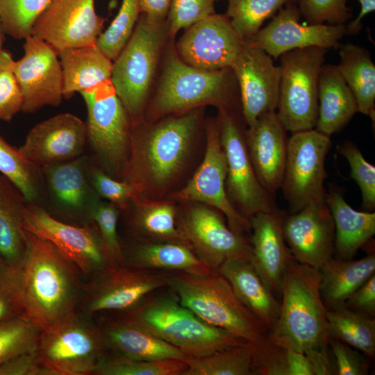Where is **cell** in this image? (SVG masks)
Masks as SVG:
<instances>
[{"instance_id":"44","label":"cell","mask_w":375,"mask_h":375,"mask_svg":"<svg viewBox=\"0 0 375 375\" xmlns=\"http://www.w3.org/2000/svg\"><path fill=\"white\" fill-rule=\"evenodd\" d=\"M51 0H0V21L6 34L22 40L31 35L34 24Z\"/></svg>"},{"instance_id":"58","label":"cell","mask_w":375,"mask_h":375,"mask_svg":"<svg viewBox=\"0 0 375 375\" xmlns=\"http://www.w3.org/2000/svg\"><path fill=\"white\" fill-rule=\"evenodd\" d=\"M2 259L0 258V260H1Z\"/></svg>"},{"instance_id":"2","label":"cell","mask_w":375,"mask_h":375,"mask_svg":"<svg viewBox=\"0 0 375 375\" xmlns=\"http://www.w3.org/2000/svg\"><path fill=\"white\" fill-rule=\"evenodd\" d=\"M160 290L131 308L116 312L115 317L144 329L191 358L247 342L204 322L183 306L171 289L165 292Z\"/></svg>"},{"instance_id":"7","label":"cell","mask_w":375,"mask_h":375,"mask_svg":"<svg viewBox=\"0 0 375 375\" xmlns=\"http://www.w3.org/2000/svg\"><path fill=\"white\" fill-rule=\"evenodd\" d=\"M87 108V142L102 170L124 175L131 149L128 114L110 81L80 92Z\"/></svg>"},{"instance_id":"38","label":"cell","mask_w":375,"mask_h":375,"mask_svg":"<svg viewBox=\"0 0 375 375\" xmlns=\"http://www.w3.org/2000/svg\"><path fill=\"white\" fill-rule=\"evenodd\" d=\"M0 172L18 190L26 203L38 205L44 188L41 168L1 137Z\"/></svg>"},{"instance_id":"54","label":"cell","mask_w":375,"mask_h":375,"mask_svg":"<svg viewBox=\"0 0 375 375\" xmlns=\"http://www.w3.org/2000/svg\"><path fill=\"white\" fill-rule=\"evenodd\" d=\"M344 306L367 316L375 317V274L347 299Z\"/></svg>"},{"instance_id":"47","label":"cell","mask_w":375,"mask_h":375,"mask_svg":"<svg viewBox=\"0 0 375 375\" xmlns=\"http://www.w3.org/2000/svg\"><path fill=\"white\" fill-rule=\"evenodd\" d=\"M25 314V303L18 266L0 260V322Z\"/></svg>"},{"instance_id":"16","label":"cell","mask_w":375,"mask_h":375,"mask_svg":"<svg viewBox=\"0 0 375 375\" xmlns=\"http://www.w3.org/2000/svg\"><path fill=\"white\" fill-rule=\"evenodd\" d=\"M206 135V150L202 163L187 185L175 193L174 197L203 203L219 210L226 216L228 227L233 231L245 235L251 232L250 221L235 208L226 192L227 163L220 142L218 122L208 124Z\"/></svg>"},{"instance_id":"41","label":"cell","mask_w":375,"mask_h":375,"mask_svg":"<svg viewBox=\"0 0 375 375\" xmlns=\"http://www.w3.org/2000/svg\"><path fill=\"white\" fill-rule=\"evenodd\" d=\"M188 366V362L180 360H135L108 353L94 374L183 375Z\"/></svg>"},{"instance_id":"5","label":"cell","mask_w":375,"mask_h":375,"mask_svg":"<svg viewBox=\"0 0 375 375\" xmlns=\"http://www.w3.org/2000/svg\"><path fill=\"white\" fill-rule=\"evenodd\" d=\"M168 288L180 303L204 322L257 344L268 335L266 327L240 301L217 271L206 275L174 272Z\"/></svg>"},{"instance_id":"52","label":"cell","mask_w":375,"mask_h":375,"mask_svg":"<svg viewBox=\"0 0 375 375\" xmlns=\"http://www.w3.org/2000/svg\"><path fill=\"white\" fill-rule=\"evenodd\" d=\"M335 357L336 374L366 375L369 365L366 358L358 350L340 340L331 339L329 342Z\"/></svg>"},{"instance_id":"26","label":"cell","mask_w":375,"mask_h":375,"mask_svg":"<svg viewBox=\"0 0 375 375\" xmlns=\"http://www.w3.org/2000/svg\"><path fill=\"white\" fill-rule=\"evenodd\" d=\"M276 111L261 115L249 126L246 143L256 175L262 188L274 194L281 188L285 170L288 139Z\"/></svg>"},{"instance_id":"39","label":"cell","mask_w":375,"mask_h":375,"mask_svg":"<svg viewBox=\"0 0 375 375\" xmlns=\"http://www.w3.org/2000/svg\"><path fill=\"white\" fill-rule=\"evenodd\" d=\"M253 349V344L246 342L192 358L183 375H252Z\"/></svg>"},{"instance_id":"18","label":"cell","mask_w":375,"mask_h":375,"mask_svg":"<svg viewBox=\"0 0 375 375\" xmlns=\"http://www.w3.org/2000/svg\"><path fill=\"white\" fill-rule=\"evenodd\" d=\"M104 22L95 10L94 0H51L31 35L58 53L67 48L96 43Z\"/></svg>"},{"instance_id":"10","label":"cell","mask_w":375,"mask_h":375,"mask_svg":"<svg viewBox=\"0 0 375 375\" xmlns=\"http://www.w3.org/2000/svg\"><path fill=\"white\" fill-rule=\"evenodd\" d=\"M231 69L208 71L190 66L174 54L165 62L151 116L156 118L201 105L226 108Z\"/></svg>"},{"instance_id":"34","label":"cell","mask_w":375,"mask_h":375,"mask_svg":"<svg viewBox=\"0 0 375 375\" xmlns=\"http://www.w3.org/2000/svg\"><path fill=\"white\" fill-rule=\"evenodd\" d=\"M26 201L5 176L0 178V258L7 264L19 266L26 248L23 228Z\"/></svg>"},{"instance_id":"21","label":"cell","mask_w":375,"mask_h":375,"mask_svg":"<svg viewBox=\"0 0 375 375\" xmlns=\"http://www.w3.org/2000/svg\"><path fill=\"white\" fill-rule=\"evenodd\" d=\"M231 69L239 83L243 116L249 127L261 115L276 111L281 69L272 56L244 42Z\"/></svg>"},{"instance_id":"35","label":"cell","mask_w":375,"mask_h":375,"mask_svg":"<svg viewBox=\"0 0 375 375\" xmlns=\"http://www.w3.org/2000/svg\"><path fill=\"white\" fill-rule=\"evenodd\" d=\"M338 70L353 94L358 112L375 118V65L369 51L347 43L339 47Z\"/></svg>"},{"instance_id":"55","label":"cell","mask_w":375,"mask_h":375,"mask_svg":"<svg viewBox=\"0 0 375 375\" xmlns=\"http://www.w3.org/2000/svg\"><path fill=\"white\" fill-rule=\"evenodd\" d=\"M140 11L150 19L163 21L167 15L171 0H138Z\"/></svg>"},{"instance_id":"9","label":"cell","mask_w":375,"mask_h":375,"mask_svg":"<svg viewBox=\"0 0 375 375\" xmlns=\"http://www.w3.org/2000/svg\"><path fill=\"white\" fill-rule=\"evenodd\" d=\"M327 49L308 47L282 54L276 114L292 133L313 129L318 117V82Z\"/></svg>"},{"instance_id":"12","label":"cell","mask_w":375,"mask_h":375,"mask_svg":"<svg viewBox=\"0 0 375 375\" xmlns=\"http://www.w3.org/2000/svg\"><path fill=\"white\" fill-rule=\"evenodd\" d=\"M331 147L330 137L314 128L292 133L288 139L281 188L291 214L325 200L327 191L324 183L328 176L325 160Z\"/></svg>"},{"instance_id":"4","label":"cell","mask_w":375,"mask_h":375,"mask_svg":"<svg viewBox=\"0 0 375 375\" xmlns=\"http://www.w3.org/2000/svg\"><path fill=\"white\" fill-rule=\"evenodd\" d=\"M199 115L192 112L163 121L149 131H131L124 181L140 194L166 185L181 169L189 152Z\"/></svg>"},{"instance_id":"30","label":"cell","mask_w":375,"mask_h":375,"mask_svg":"<svg viewBox=\"0 0 375 375\" xmlns=\"http://www.w3.org/2000/svg\"><path fill=\"white\" fill-rule=\"evenodd\" d=\"M358 112L353 94L337 66L324 64L318 82V117L315 130L331 137Z\"/></svg>"},{"instance_id":"20","label":"cell","mask_w":375,"mask_h":375,"mask_svg":"<svg viewBox=\"0 0 375 375\" xmlns=\"http://www.w3.org/2000/svg\"><path fill=\"white\" fill-rule=\"evenodd\" d=\"M243 43L228 17L214 13L186 28L177 49L188 65L215 71L231 68Z\"/></svg>"},{"instance_id":"51","label":"cell","mask_w":375,"mask_h":375,"mask_svg":"<svg viewBox=\"0 0 375 375\" xmlns=\"http://www.w3.org/2000/svg\"><path fill=\"white\" fill-rule=\"evenodd\" d=\"M88 174L90 182L97 194L121 208H126L138 193L127 181L115 179L99 167L90 165Z\"/></svg>"},{"instance_id":"49","label":"cell","mask_w":375,"mask_h":375,"mask_svg":"<svg viewBox=\"0 0 375 375\" xmlns=\"http://www.w3.org/2000/svg\"><path fill=\"white\" fill-rule=\"evenodd\" d=\"M218 0H171L167 13L170 34L174 36L180 29L215 13V3Z\"/></svg>"},{"instance_id":"45","label":"cell","mask_w":375,"mask_h":375,"mask_svg":"<svg viewBox=\"0 0 375 375\" xmlns=\"http://www.w3.org/2000/svg\"><path fill=\"white\" fill-rule=\"evenodd\" d=\"M338 150L348 161L350 176L360 188L362 208L368 212L375 208V167L363 157L357 146L346 141L337 147Z\"/></svg>"},{"instance_id":"28","label":"cell","mask_w":375,"mask_h":375,"mask_svg":"<svg viewBox=\"0 0 375 375\" xmlns=\"http://www.w3.org/2000/svg\"><path fill=\"white\" fill-rule=\"evenodd\" d=\"M126 266L151 271L206 275L215 272L186 242L142 239L124 252Z\"/></svg>"},{"instance_id":"57","label":"cell","mask_w":375,"mask_h":375,"mask_svg":"<svg viewBox=\"0 0 375 375\" xmlns=\"http://www.w3.org/2000/svg\"><path fill=\"white\" fill-rule=\"evenodd\" d=\"M5 32L0 21V51L3 49V44L5 40Z\"/></svg>"},{"instance_id":"50","label":"cell","mask_w":375,"mask_h":375,"mask_svg":"<svg viewBox=\"0 0 375 375\" xmlns=\"http://www.w3.org/2000/svg\"><path fill=\"white\" fill-rule=\"evenodd\" d=\"M298 8L310 24H342L352 17L347 0H298Z\"/></svg>"},{"instance_id":"15","label":"cell","mask_w":375,"mask_h":375,"mask_svg":"<svg viewBox=\"0 0 375 375\" xmlns=\"http://www.w3.org/2000/svg\"><path fill=\"white\" fill-rule=\"evenodd\" d=\"M176 226L197 256L215 271L229 260L251 259L249 239L233 231L208 206L190 207Z\"/></svg>"},{"instance_id":"32","label":"cell","mask_w":375,"mask_h":375,"mask_svg":"<svg viewBox=\"0 0 375 375\" xmlns=\"http://www.w3.org/2000/svg\"><path fill=\"white\" fill-rule=\"evenodd\" d=\"M63 81V98H71L110 80L112 62L96 43L67 48L58 52Z\"/></svg>"},{"instance_id":"22","label":"cell","mask_w":375,"mask_h":375,"mask_svg":"<svg viewBox=\"0 0 375 375\" xmlns=\"http://www.w3.org/2000/svg\"><path fill=\"white\" fill-rule=\"evenodd\" d=\"M283 235L294 259L320 269L335 253V224L325 200L283 216Z\"/></svg>"},{"instance_id":"6","label":"cell","mask_w":375,"mask_h":375,"mask_svg":"<svg viewBox=\"0 0 375 375\" xmlns=\"http://www.w3.org/2000/svg\"><path fill=\"white\" fill-rule=\"evenodd\" d=\"M35 351L51 375L94 374L108 353L99 326L77 310L42 329Z\"/></svg>"},{"instance_id":"24","label":"cell","mask_w":375,"mask_h":375,"mask_svg":"<svg viewBox=\"0 0 375 375\" xmlns=\"http://www.w3.org/2000/svg\"><path fill=\"white\" fill-rule=\"evenodd\" d=\"M89 165L88 157L81 156L41 168L52 207L59 215L78 225L91 222V212L101 198L90 182Z\"/></svg>"},{"instance_id":"36","label":"cell","mask_w":375,"mask_h":375,"mask_svg":"<svg viewBox=\"0 0 375 375\" xmlns=\"http://www.w3.org/2000/svg\"><path fill=\"white\" fill-rule=\"evenodd\" d=\"M131 202L135 206L131 225L143 239L186 242L177 228L176 208L170 202L147 201L139 193Z\"/></svg>"},{"instance_id":"19","label":"cell","mask_w":375,"mask_h":375,"mask_svg":"<svg viewBox=\"0 0 375 375\" xmlns=\"http://www.w3.org/2000/svg\"><path fill=\"white\" fill-rule=\"evenodd\" d=\"M300 17L296 3L286 5L246 42L264 50L274 59L304 47L339 48L340 40L347 34L344 24L303 25L299 22Z\"/></svg>"},{"instance_id":"56","label":"cell","mask_w":375,"mask_h":375,"mask_svg":"<svg viewBox=\"0 0 375 375\" xmlns=\"http://www.w3.org/2000/svg\"><path fill=\"white\" fill-rule=\"evenodd\" d=\"M359 3L360 9L358 16L346 26L348 35L358 34L362 28L363 18L375 10V0H359Z\"/></svg>"},{"instance_id":"29","label":"cell","mask_w":375,"mask_h":375,"mask_svg":"<svg viewBox=\"0 0 375 375\" xmlns=\"http://www.w3.org/2000/svg\"><path fill=\"white\" fill-rule=\"evenodd\" d=\"M217 272L232 286L240 301L266 327H274L280 311V302L258 274L249 260L226 261Z\"/></svg>"},{"instance_id":"3","label":"cell","mask_w":375,"mask_h":375,"mask_svg":"<svg viewBox=\"0 0 375 375\" xmlns=\"http://www.w3.org/2000/svg\"><path fill=\"white\" fill-rule=\"evenodd\" d=\"M320 272L294 260L281 281L277 322L268 338L281 345L307 353L328 347L327 308L319 291Z\"/></svg>"},{"instance_id":"53","label":"cell","mask_w":375,"mask_h":375,"mask_svg":"<svg viewBox=\"0 0 375 375\" xmlns=\"http://www.w3.org/2000/svg\"><path fill=\"white\" fill-rule=\"evenodd\" d=\"M0 375H51L39 362L35 350L20 354L0 365Z\"/></svg>"},{"instance_id":"23","label":"cell","mask_w":375,"mask_h":375,"mask_svg":"<svg viewBox=\"0 0 375 375\" xmlns=\"http://www.w3.org/2000/svg\"><path fill=\"white\" fill-rule=\"evenodd\" d=\"M87 142L85 124L71 113H62L37 124L18 149L40 168L82 156Z\"/></svg>"},{"instance_id":"11","label":"cell","mask_w":375,"mask_h":375,"mask_svg":"<svg viewBox=\"0 0 375 375\" xmlns=\"http://www.w3.org/2000/svg\"><path fill=\"white\" fill-rule=\"evenodd\" d=\"M173 273L108 265L83 283L78 306L90 317L101 312L125 311L149 294L168 288Z\"/></svg>"},{"instance_id":"31","label":"cell","mask_w":375,"mask_h":375,"mask_svg":"<svg viewBox=\"0 0 375 375\" xmlns=\"http://www.w3.org/2000/svg\"><path fill=\"white\" fill-rule=\"evenodd\" d=\"M335 224V252L338 258L351 260L375 234V212L357 211L335 188L327 192L326 199Z\"/></svg>"},{"instance_id":"48","label":"cell","mask_w":375,"mask_h":375,"mask_svg":"<svg viewBox=\"0 0 375 375\" xmlns=\"http://www.w3.org/2000/svg\"><path fill=\"white\" fill-rule=\"evenodd\" d=\"M11 53L0 51V121L10 122L22 110L23 97L15 72Z\"/></svg>"},{"instance_id":"33","label":"cell","mask_w":375,"mask_h":375,"mask_svg":"<svg viewBox=\"0 0 375 375\" xmlns=\"http://www.w3.org/2000/svg\"><path fill=\"white\" fill-rule=\"evenodd\" d=\"M319 291L327 310L344 306L347 299L375 272V255L352 260L331 258L319 269Z\"/></svg>"},{"instance_id":"25","label":"cell","mask_w":375,"mask_h":375,"mask_svg":"<svg viewBox=\"0 0 375 375\" xmlns=\"http://www.w3.org/2000/svg\"><path fill=\"white\" fill-rule=\"evenodd\" d=\"M283 216L276 210L259 212L249 219L251 232L250 261L273 294L279 298L283 274L295 260L283 235Z\"/></svg>"},{"instance_id":"40","label":"cell","mask_w":375,"mask_h":375,"mask_svg":"<svg viewBox=\"0 0 375 375\" xmlns=\"http://www.w3.org/2000/svg\"><path fill=\"white\" fill-rule=\"evenodd\" d=\"M298 0H228L226 15L239 37L247 42L264 22L282 8Z\"/></svg>"},{"instance_id":"37","label":"cell","mask_w":375,"mask_h":375,"mask_svg":"<svg viewBox=\"0 0 375 375\" xmlns=\"http://www.w3.org/2000/svg\"><path fill=\"white\" fill-rule=\"evenodd\" d=\"M331 339L340 340L362 351L371 360L375 356V317L344 306L327 310Z\"/></svg>"},{"instance_id":"27","label":"cell","mask_w":375,"mask_h":375,"mask_svg":"<svg viewBox=\"0 0 375 375\" xmlns=\"http://www.w3.org/2000/svg\"><path fill=\"white\" fill-rule=\"evenodd\" d=\"M108 353L143 360H180L190 357L179 349L131 323L115 317L99 325Z\"/></svg>"},{"instance_id":"13","label":"cell","mask_w":375,"mask_h":375,"mask_svg":"<svg viewBox=\"0 0 375 375\" xmlns=\"http://www.w3.org/2000/svg\"><path fill=\"white\" fill-rule=\"evenodd\" d=\"M24 231L52 243L84 276H92L110 264L109 256L93 222L75 225L58 219L38 204L26 203Z\"/></svg>"},{"instance_id":"42","label":"cell","mask_w":375,"mask_h":375,"mask_svg":"<svg viewBox=\"0 0 375 375\" xmlns=\"http://www.w3.org/2000/svg\"><path fill=\"white\" fill-rule=\"evenodd\" d=\"M140 13L138 0H122L117 15L96 40V45L108 58L115 60L125 47Z\"/></svg>"},{"instance_id":"8","label":"cell","mask_w":375,"mask_h":375,"mask_svg":"<svg viewBox=\"0 0 375 375\" xmlns=\"http://www.w3.org/2000/svg\"><path fill=\"white\" fill-rule=\"evenodd\" d=\"M165 20L141 12L133 33L114 60L110 82L129 116L138 117L144 105L165 36Z\"/></svg>"},{"instance_id":"43","label":"cell","mask_w":375,"mask_h":375,"mask_svg":"<svg viewBox=\"0 0 375 375\" xmlns=\"http://www.w3.org/2000/svg\"><path fill=\"white\" fill-rule=\"evenodd\" d=\"M41 331L25 314L0 322V365L35 350Z\"/></svg>"},{"instance_id":"59","label":"cell","mask_w":375,"mask_h":375,"mask_svg":"<svg viewBox=\"0 0 375 375\" xmlns=\"http://www.w3.org/2000/svg\"><path fill=\"white\" fill-rule=\"evenodd\" d=\"M0 178H1V175H0Z\"/></svg>"},{"instance_id":"46","label":"cell","mask_w":375,"mask_h":375,"mask_svg":"<svg viewBox=\"0 0 375 375\" xmlns=\"http://www.w3.org/2000/svg\"><path fill=\"white\" fill-rule=\"evenodd\" d=\"M118 217L117 206L100 198L92 209L90 221L96 225L112 261L116 264L123 265V248L117 231Z\"/></svg>"},{"instance_id":"1","label":"cell","mask_w":375,"mask_h":375,"mask_svg":"<svg viewBox=\"0 0 375 375\" xmlns=\"http://www.w3.org/2000/svg\"><path fill=\"white\" fill-rule=\"evenodd\" d=\"M25 233L26 251L18 266L25 315L43 329L77 310L83 275L52 243Z\"/></svg>"},{"instance_id":"14","label":"cell","mask_w":375,"mask_h":375,"mask_svg":"<svg viewBox=\"0 0 375 375\" xmlns=\"http://www.w3.org/2000/svg\"><path fill=\"white\" fill-rule=\"evenodd\" d=\"M219 138L227 163L226 192L230 201L249 219L259 212L277 209L272 195L260 183L249 155L246 140L226 108H219Z\"/></svg>"},{"instance_id":"17","label":"cell","mask_w":375,"mask_h":375,"mask_svg":"<svg viewBox=\"0 0 375 375\" xmlns=\"http://www.w3.org/2000/svg\"><path fill=\"white\" fill-rule=\"evenodd\" d=\"M24 40V53L14 62L23 97L22 111L33 113L44 106H59L63 98V81L58 52L32 35Z\"/></svg>"}]
</instances>
